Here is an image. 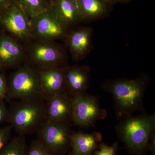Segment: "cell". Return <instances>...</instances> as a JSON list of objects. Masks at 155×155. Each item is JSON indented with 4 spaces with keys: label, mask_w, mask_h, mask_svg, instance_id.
I'll use <instances>...</instances> for the list:
<instances>
[{
    "label": "cell",
    "mask_w": 155,
    "mask_h": 155,
    "mask_svg": "<svg viewBox=\"0 0 155 155\" xmlns=\"http://www.w3.org/2000/svg\"><path fill=\"white\" fill-rule=\"evenodd\" d=\"M14 2V0H0V17Z\"/></svg>",
    "instance_id": "obj_25"
},
{
    "label": "cell",
    "mask_w": 155,
    "mask_h": 155,
    "mask_svg": "<svg viewBox=\"0 0 155 155\" xmlns=\"http://www.w3.org/2000/svg\"><path fill=\"white\" fill-rule=\"evenodd\" d=\"M8 81L5 75L0 72V98L4 99L7 97Z\"/></svg>",
    "instance_id": "obj_23"
},
{
    "label": "cell",
    "mask_w": 155,
    "mask_h": 155,
    "mask_svg": "<svg viewBox=\"0 0 155 155\" xmlns=\"http://www.w3.org/2000/svg\"><path fill=\"white\" fill-rule=\"evenodd\" d=\"M0 26L3 32L19 42L29 43L33 41L30 19L15 1L0 17Z\"/></svg>",
    "instance_id": "obj_9"
},
{
    "label": "cell",
    "mask_w": 155,
    "mask_h": 155,
    "mask_svg": "<svg viewBox=\"0 0 155 155\" xmlns=\"http://www.w3.org/2000/svg\"><path fill=\"white\" fill-rule=\"evenodd\" d=\"M13 128L11 125L0 128V151L11 139Z\"/></svg>",
    "instance_id": "obj_22"
},
{
    "label": "cell",
    "mask_w": 155,
    "mask_h": 155,
    "mask_svg": "<svg viewBox=\"0 0 155 155\" xmlns=\"http://www.w3.org/2000/svg\"><path fill=\"white\" fill-rule=\"evenodd\" d=\"M65 69V67L37 69L45 100L48 101L55 95L66 91Z\"/></svg>",
    "instance_id": "obj_11"
},
{
    "label": "cell",
    "mask_w": 155,
    "mask_h": 155,
    "mask_svg": "<svg viewBox=\"0 0 155 155\" xmlns=\"http://www.w3.org/2000/svg\"><path fill=\"white\" fill-rule=\"evenodd\" d=\"M26 59L25 49L13 37L0 34V71L19 66Z\"/></svg>",
    "instance_id": "obj_10"
},
{
    "label": "cell",
    "mask_w": 155,
    "mask_h": 155,
    "mask_svg": "<svg viewBox=\"0 0 155 155\" xmlns=\"http://www.w3.org/2000/svg\"><path fill=\"white\" fill-rule=\"evenodd\" d=\"M71 123L46 121L37 130L38 139L53 155H65L69 150L73 132Z\"/></svg>",
    "instance_id": "obj_5"
},
{
    "label": "cell",
    "mask_w": 155,
    "mask_h": 155,
    "mask_svg": "<svg viewBox=\"0 0 155 155\" xmlns=\"http://www.w3.org/2000/svg\"><path fill=\"white\" fill-rule=\"evenodd\" d=\"M155 131L153 132L149 143V151L153 155H155Z\"/></svg>",
    "instance_id": "obj_26"
},
{
    "label": "cell",
    "mask_w": 155,
    "mask_h": 155,
    "mask_svg": "<svg viewBox=\"0 0 155 155\" xmlns=\"http://www.w3.org/2000/svg\"><path fill=\"white\" fill-rule=\"evenodd\" d=\"M25 50L28 64L37 69L61 67L66 65L67 55L63 48L54 41H31Z\"/></svg>",
    "instance_id": "obj_6"
},
{
    "label": "cell",
    "mask_w": 155,
    "mask_h": 155,
    "mask_svg": "<svg viewBox=\"0 0 155 155\" xmlns=\"http://www.w3.org/2000/svg\"><path fill=\"white\" fill-rule=\"evenodd\" d=\"M149 81V78L142 75L133 80L108 79L103 83L102 87L113 96L117 120L133 116L136 112L144 113L143 101Z\"/></svg>",
    "instance_id": "obj_1"
},
{
    "label": "cell",
    "mask_w": 155,
    "mask_h": 155,
    "mask_svg": "<svg viewBox=\"0 0 155 155\" xmlns=\"http://www.w3.org/2000/svg\"><path fill=\"white\" fill-rule=\"evenodd\" d=\"M26 155H53L38 139L33 140L27 149Z\"/></svg>",
    "instance_id": "obj_20"
},
{
    "label": "cell",
    "mask_w": 155,
    "mask_h": 155,
    "mask_svg": "<svg viewBox=\"0 0 155 155\" xmlns=\"http://www.w3.org/2000/svg\"><path fill=\"white\" fill-rule=\"evenodd\" d=\"M51 4L58 19L69 28L81 20L76 0H51Z\"/></svg>",
    "instance_id": "obj_16"
},
{
    "label": "cell",
    "mask_w": 155,
    "mask_h": 155,
    "mask_svg": "<svg viewBox=\"0 0 155 155\" xmlns=\"http://www.w3.org/2000/svg\"><path fill=\"white\" fill-rule=\"evenodd\" d=\"M117 135L131 155H145L149 151L151 136L155 131V114L145 113L119 121Z\"/></svg>",
    "instance_id": "obj_2"
},
{
    "label": "cell",
    "mask_w": 155,
    "mask_h": 155,
    "mask_svg": "<svg viewBox=\"0 0 155 155\" xmlns=\"http://www.w3.org/2000/svg\"><path fill=\"white\" fill-rule=\"evenodd\" d=\"M45 100L35 99L19 101L8 110V121L19 135L31 134L47 120Z\"/></svg>",
    "instance_id": "obj_3"
},
{
    "label": "cell",
    "mask_w": 155,
    "mask_h": 155,
    "mask_svg": "<svg viewBox=\"0 0 155 155\" xmlns=\"http://www.w3.org/2000/svg\"><path fill=\"white\" fill-rule=\"evenodd\" d=\"M31 28L33 40L54 41L65 38L69 33V27L54 13L51 7L46 11L30 18Z\"/></svg>",
    "instance_id": "obj_8"
},
{
    "label": "cell",
    "mask_w": 155,
    "mask_h": 155,
    "mask_svg": "<svg viewBox=\"0 0 155 155\" xmlns=\"http://www.w3.org/2000/svg\"><path fill=\"white\" fill-rule=\"evenodd\" d=\"M111 3H123L125 2H128L130 0H110Z\"/></svg>",
    "instance_id": "obj_27"
},
{
    "label": "cell",
    "mask_w": 155,
    "mask_h": 155,
    "mask_svg": "<svg viewBox=\"0 0 155 155\" xmlns=\"http://www.w3.org/2000/svg\"><path fill=\"white\" fill-rule=\"evenodd\" d=\"M102 141V136L100 132L86 133L73 131L69 155H93Z\"/></svg>",
    "instance_id": "obj_15"
},
{
    "label": "cell",
    "mask_w": 155,
    "mask_h": 155,
    "mask_svg": "<svg viewBox=\"0 0 155 155\" xmlns=\"http://www.w3.org/2000/svg\"><path fill=\"white\" fill-rule=\"evenodd\" d=\"M81 20H94L105 16L112 3L110 0H76Z\"/></svg>",
    "instance_id": "obj_17"
},
{
    "label": "cell",
    "mask_w": 155,
    "mask_h": 155,
    "mask_svg": "<svg viewBox=\"0 0 155 155\" xmlns=\"http://www.w3.org/2000/svg\"><path fill=\"white\" fill-rule=\"evenodd\" d=\"M51 0H50V2H51Z\"/></svg>",
    "instance_id": "obj_28"
},
{
    "label": "cell",
    "mask_w": 155,
    "mask_h": 155,
    "mask_svg": "<svg viewBox=\"0 0 155 155\" xmlns=\"http://www.w3.org/2000/svg\"><path fill=\"white\" fill-rule=\"evenodd\" d=\"M29 18L35 17L51 7L50 0H14Z\"/></svg>",
    "instance_id": "obj_18"
},
{
    "label": "cell",
    "mask_w": 155,
    "mask_h": 155,
    "mask_svg": "<svg viewBox=\"0 0 155 155\" xmlns=\"http://www.w3.org/2000/svg\"><path fill=\"white\" fill-rule=\"evenodd\" d=\"M119 149L118 142H115L111 146L101 142L93 155H116Z\"/></svg>",
    "instance_id": "obj_21"
},
{
    "label": "cell",
    "mask_w": 155,
    "mask_h": 155,
    "mask_svg": "<svg viewBox=\"0 0 155 155\" xmlns=\"http://www.w3.org/2000/svg\"><path fill=\"white\" fill-rule=\"evenodd\" d=\"M47 101V121L72 122V96L67 91L55 95Z\"/></svg>",
    "instance_id": "obj_12"
},
{
    "label": "cell",
    "mask_w": 155,
    "mask_h": 155,
    "mask_svg": "<svg viewBox=\"0 0 155 155\" xmlns=\"http://www.w3.org/2000/svg\"><path fill=\"white\" fill-rule=\"evenodd\" d=\"M92 31V28L88 27L69 31L65 39L73 61H81L88 54L91 48Z\"/></svg>",
    "instance_id": "obj_13"
},
{
    "label": "cell",
    "mask_w": 155,
    "mask_h": 155,
    "mask_svg": "<svg viewBox=\"0 0 155 155\" xmlns=\"http://www.w3.org/2000/svg\"><path fill=\"white\" fill-rule=\"evenodd\" d=\"M71 122L80 128L94 127L99 120L106 119L107 116L105 109L100 106L99 99L95 96L87 92L72 96Z\"/></svg>",
    "instance_id": "obj_7"
},
{
    "label": "cell",
    "mask_w": 155,
    "mask_h": 155,
    "mask_svg": "<svg viewBox=\"0 0 155 155\" xmlns=\"http://www.w3.org/2000/svg\"><path fill=\"white\" fill-rule=\"evenodd\" d=\"M27 149L25 136L19 135L10 140L0 151V155H26Z\"/></svg>",
    "instance_id": "obj_19"
},
{
    "label": "cell",
    "mask_w": 155,
    "mask_h": 155,
    "mask_svg": "<svg viewBox=\"0 0 155 155\" xmlns=\"http://www.w3.org/2000/svg\"><path fill=\"white\" fill-rule=\"evenodd\" d=\"M90 71L87 66L65 67L66 91L72 96L86 92L89 84Z\"/></svg>",
    "instance_id": "obj_14"
},
{
    "label": "cell",
    "mask_w": 155,
    "mask_h": 155,
    "mask_svg": "<svg viewBox=\"0 0 155 155\" xmlns=\"http://www.w3.org/2000/svg\"><path fill=\"white\" fill-rule=\"evenodd\" d=\"M15 101L45 99L42 92L38 70L28 63L14 72L8 81L7 97Z\"/></svg>",
    "instance_id": "obj_4"
},
{
    "label": "cell",
    "mask_w": 155,
    "mask_h": 155,
    "mask_svg": "<svg viewBox=\"0 0 155 155\" xmlns=\"http://www.w3.org/2000/svg\"><path fill=\"white\" fill-rule=\"evenodd\" d=\"M9 111L7 108L4 99L0 98V123L8 121Z\"/></svg>",
    "instance_id": "obj_24"
}]
</instances>
